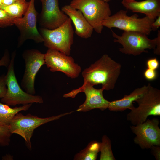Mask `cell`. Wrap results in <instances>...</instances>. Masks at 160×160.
Wrapping results in <instances>:
<instances>
[{"instance_id":"6da1fadb","label":"cell","mask_w":160,"mask_h":160,"mask_svg":"<svg viewBox=\"0 0 160 160\" xmlns=\"http://www.w3.org/2000/svg\"><path fill=\"white\" fill-rule=\"evenodd\" d=\"M121 65L107 54L101 57L82 72L83 84H100L105 90L113 89L120 75Z\"/></svg>"},{"instance_id":"7a4b0ae2","label":"cell","mask_w":160,"mask_h":160,"mask_svg":"<svg viewBox=\"0 0 160 160\" xmlns=\"http://www.w3.org/2000/svg\"><path fill=\"white\" fill-rule=\"evenodd\" d=\"M112 31L115 38V42L121 44L122 47L119 51L125 54L136 56L143 52H147V49H153L154 53L160 54V31L158 30L157 36L153 39L148 38L147 35L140 32L134 31H124L121 36L118 35Z\"/></svg>"},{"instance_id":"3957f363","label":"cell","mask_w":160,"mask_h":160,"mask_svg":"<svg viewBox=\"0 0 160 160\" xmlns=\"http://www.w3.org/2000/svg\"><path fill=\"white\" fill-rule=\"evenodd\" d=\"M144 94L135 101L137 108L131 110L127 119L133 125L143 123L150 116H160V90L149 83Z\"/></svg>"},{"instance_id":"277c9868","label":"cell","mask_w":160,"mask_h":160,"mask_svg":"<svg viewBox=\"0 0 160 160\" xmlns=\"http://www.w3.org/2000/svg\"><path fill=\"white\" fill-rule=\"evenodd\" d=\"M16 51L13 52L9 64L6 75L7 90L1 101L9 106L17 105H23L34 103H41L43 102L40 96L30 94L23 91L19 85L15 74L14 69V60Z\"/></svg>"},{"instance_id":"5b68a950","label":"cell","mask_w":160,"mask_h":160,"mask_svg":"<svg viewBox=\"0 0 160 160\" xmlns=\"http://www.w3.org/2000/svg\"><path fill=\"white\" fill-rule=\"evenodd\" d=\"M73 112L45 118L39 117L30 114L25 116L18 113L11 120L8 127L11 133L17 134L21 136L24 139L27 148L31 150L32 145L31 139L36 129L41 125L71 114Z\"/></svg>"},{"instance_id":"8992f818","label":"cell","mask_w":160,"mask_h":160,"mask_svg":"<svg viewBox=\"0 0 160 160\" xmlns=\"http://www.w3.org/2000/svg\"><path fill=\"white\" fill-rule=\"evenodd\" d=\"M69 18L61 25L53 29L41 28L40 33L44 46L48 49L58 51L70 55L73 43L74 31Z\"/></svg>"},{"instance_id":"52a82bcc","label":"cell","mask_w":160,"mask_h":160,"mask_svg":"<svg viewBox=\"0 0 160 160\" xmlns=\"http://www.w3.org/2000/svg\"><path fill=\"white\" fill-rule=\"evenodd\" d=\"M80 11L93 29L101 33L103 21L111 15L108 2L102 0H72L69 4Z\"/></svg>"},{"instance_id":"ba28073f","label":"cell","mask_w":160,"mask_h":160,"mask_svg":"<svg viewBox=\"0 0 160 160\" xmlns=\"http://www.w3.org/2000/svg\"><path fill=\"white\" fill-rule=\"evenodd\" d=\"M127 12V10H121L111 15L103 21V26L110 29L116 28L124 31H137L149 35L152 31L151 25L155 20L146 16L139 18L137 14L129 16Z\"/></svg>"},{"instance_id":"9c48e42d","label":"cell","mask_w":160,"mask_h":160,"mask_svg":"<svg viewBox=\"0 0 160 160\" xmlns=\"http://www.w3.org/2000/svg\"><path fill=\"white\" fill-rule=\"evenodd\" d=\"M44 56V54L34 49L26 50L22 54L25 68L21 86L25 92L30 94H36V76L41 68L45 64Z\"/></svg>"},{"instance_id":"30bf717a","label":"cell","mask_w":160,"mask_h":160,"mask_svg":"<svg viewBox=\"0 0 160 160\" xmlns=\"http://www.w3.org/2000/svg\"><path fill=\"white\" fill-rule=\"evenodd\" d=\"M35 0H30L28 9L23 17L15 18L14 24L20 33L17 47H20L27 40L31 39L36 43L43 42V38L36 27L37 13L35 7Z\"/></svg>"},{"instance_id":"8fae6325","label":"cell","mask_w":160,"mask_h":160,"mask_svg":"<svg viewBox=\"0 0 160 160\" xmlns=\"http://www.w3.org/2000/svg\"><path fill=\"white\" fill-rule=\"evenodd\" d=\"M44 55L45 64L52 72H60L72 79L78 77L81 72L80 66L70 55L51 49Z\"/></svg>"},{"instance_id":"7c38bea8","label":"cell","mask_w":160,"mask_h":160,"mask_svg":"<svg viewBox=\"0 0 160 160\" xmlns=\"http://www.w3.org/2000/svg\"><path fill=\"white\" fill-rule=\"evenodd\" d=\"M159 122L158 119L153 118L131 126L132 132L136 135L134 138L135 143L142 149L150 148L152 145L160 146Z\"/></svg>"},{"instance_id":"4fadbf2b","label":"cell","mask_w":160,"mask_h":160,"mask_svg":"<svg viewBox=\"0 0 160 160\" xmlns=\"http://www.w3.org/2000/svg\"><path fill=\"white\" fill-rule=\"evenodd\" d=\"M104 90L103 88L96 89L93 86L87 84L63 95V97L73 98L79 93L83 92L85 95L86 100L79 106L76 111L85 112L95 109H98L103 111L108 108L110 103L103 96V92Z\"/></svg>"},{"instance_id":"5bb4252c","label":"cell","mask_w":160,"mask_h":160,"mask_svg":"<svg viewBox=\"0 0 160 160\" xmlns=\"http://www.w3.org/2000/svg\"><path fill=\"white\" fill-rule=\"evenodd\" d=\"M40 0L42 9L39 17V23L42 28L55 29L63 24L68 18L60 9L59 0Z\"/></svg>"},{"instance_id":"9a60e30c","label":"cell","mask_w":160,"mask_h":160,"mask_svg":"<svg viewBox=\"0 0 160 160\" xmlns=\"http://www.w3.org/2000/svg\"><path fill=\"white\" fill-rule=\"evenodd\" d=\"M61 10L73 23L75 32L77 35L84 39H87L91 36L93 28L80 11L70 5L63 6Z\"/></svg>"},{"instance_id":"2e32d148","label":"cell","mask_w":160,"mask_h":160,"mask_svg":"<svg viewBox=\"0 0 160 160\" xmlns=\"http://www.w3.org/2000/svg\"><path fill=\"white\" fill-rule=\"evenodd\" d=\"M121 4L127 10L140 13L155 20L160 15V0H122Z\"/></svg>"},{"instance_id":"e0dca14e","label":"cell","mask_w":160,"mask_h":160,"mask_svg":"<svg viewBox=\"0 0 160 160\" xmlns=\"http://www.w3.org/2000/svg\"><path fill=\"white\" fill-rule=\"evenodd\" d=\"M147 87V85H144L136 88L129 94L125 95L122 98L110 102L108 109L116 112L122 111L127 109L132 110L135 108L133 104V102L135 101L144 94Z\"/></svg>"},{"instance_id":"ac0fdd59","label":"cell","mask_w":160,"mask_h":160,"mask_svg":"<svg viewBox=\"0 0 160 160\" xmlns=\"http://www.w3.org/2000/svg\"><path fill=\"white\" fill-rule=\"evenodd\" d=\"M32 104L30 103L12 108L6 104L0 103V125L8 126L11 120L17 113L21 111L27 110Z\"/></svg>"},{"instance_id":"d6986e66","label":"cell","mask_w":160,"mask_h":160,"mask_svg":"<svg viewBox=\"0 0 160 160\" xmlns=\"http://www.w3.org/2000/svg\"><path fill=\"white\" fill-rule=\"evenodd\" d=\"M101 142L93 140L74 156V160H96L100 152Z\"/></svg>"},{"instance_id":"ffe728a7","label":"cell","mask_w":160,"mask_h":160,"mask_svg":"<svg viewBox=\"0 0 160 160\" xmlns=\"http://www.w3.org/2000/svg\"><path fill=\"white\" fill-rule=\"evenodd\" d=\"M29 4V1L26 0H17L11 5L2 6L0 9L4 10L14 18H20L26 13Z\"/></svg>"},{"instance_id":"44dd1931","label":"cell","mask_w":160,"mask_h":160,"mask_svg":"<svg viewBox=\"0 0 160 160\" xmlns=\"http://www.w3.org/2000/svg\"><path fill=\"white\" fill-rule=\"evenodd\" d=\"M100 152V160H115L111 149V142L110 138L105 135L102 138Z\"/></svg>"},{"instance_id":"7402d4cb","label":"cell","mask_w":160,"mask_h":160,"mask_svg":"<svg viewBox=\"0 0 160 160\" xmlns=\"http://www.w3.org/2000/svg\"><path fill=\"white\" fill-rule=\"evenodd\" d=\"M11 135L8 126L0 125V145L2 146L8 145Z\"/></svg>"},{"instance_id":"603a6c76","label":"cell","mask_w":160,"mask_h":160,"mask_svg":"<svg viewBox=\"0 0 160 160\" xmlns=\"http://www.w3.org/2000/svg\"><path fill=\"white\" fill-rule=\"evenodd\" d=\"M15 19L6 12L0 9V28H4L14 25Z\"/></svg>"},{"instance_id":"cb8c5ba5","label":"cell","mask_w":160,"mask_h":160,"mask_svg":"<svg viewBox=\"0 0 160 160\" xmlns=\"http://www.w3.org/2000/svg\"><path fill=\"white\" fill-rule=\"evenodd\" d=\"M7 90L6 75L4 74L0 77V98L1 99L4 96Z\"/></svg>"},{"instance_id":"d4e9b609","label":"cell","mask_w":160,"mask_h":160,"mask_svg":"<svg viewBox=\"0 0 160 160\" xmlns=\"http://www.w3.org/2000/svg\"><path fill=\"white\" fill-rule=\"evenodd\" d=\"M144 76L145 78L148 81H153L157 77V73L156 70L147 68L144 72Z\"/></svg>"},{"instance_id":"484cf974","label":"cell","mask_w":160,"mask_h":160,"mask_svg":"<svg viewBox=\"0 0 160 160\" xmlns=\"http://www.w3.org/2000/svg\"><path fill=\"white\" fill-rule=\"evenodd\" d=\"M147 68L156 70L159 66V63L156 58L148 59L146 63Z\"/></svg>"},{"instance_id":"4316f807","label":"cell","mask_w":160,"mask_h":160,"mask_svg":"<svg viewBox=\"0 0 160 160\" xmlns=\"http://www.w3.org/2000/svg\"><path fill=\"white\" fill-rule=\"evenodd\" d=\"M10 61L9 52L8 51H6L3 56L0 60V66H4L7 68L9 64Z\"/></svg>"},{"instance_id":"83f0119b","label":"cell","mask_w":160,"mask_h":160,"mask_svg":"<svg viewBox=\"0 0 160 160\" xmlns=\"http://www.w3.org/2000/svg\"><path fill=\"white\" fill-rule=\"evenodd\" d=\"M151 153L156 160H160V147L159 145H152L150 148Z\"/></svg>"},{"instance_id":"f1b7e54d","label":"cell","mask_w":160,"mask_h":160,"mask_svg":"<svg viewBox=\"0 0 160 160\" xmlns=\"http://www.w3.org/2000/svg\"><path fill=\"white\" fill-rule=\"evenodd\" d=\"M151 25L152 30L156 31L160 26V15Z\"/></svg>"},{"instance_id":"f546056e","label":"cell","mask_w":160,"mask_h":160,"mask_svg":"<svg viewBox=\"0 0 160 160\" xmlns=\"http://www.w3.org/2000/svg\"><path fill=\"white\" fill-rule=\"evenodd\" d=\"M2 4V6H8L11 5L17 0H1Z\"/></svg>"},{"instance_id":"4dcf8cb0","label":"cell","mask_w":160,"mask_h":160,"mask_svg":"<svg viewBox=\"0 0 160 160\" xmlns=\"http://www.w3.org/2000/svg\"><path fill=\"white\" fill-rule=\"evenodd\" d=\"M102 0L105 2H108L111 0Z\"/></svg>"},{"instance_id":"1f68e13d","label":"cell","mask_w":160,"mask_h":160,"mask_svg":"<svg viewBox=\"0 0 160 160\" xmlns=\"http://www.w3.org/2000/svg\"><path fill=\"white\" fill-rule=\"evenodd\" d=\"M2 4L1 2V0H0V9L1 7L2 6Z\"/></svg>"}]
</instances>
